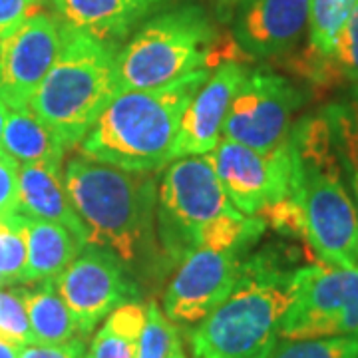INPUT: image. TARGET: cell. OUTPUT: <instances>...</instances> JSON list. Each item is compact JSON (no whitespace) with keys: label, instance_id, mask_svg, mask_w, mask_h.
I'll return each instance as SVG.
<instances>
[{"label":"cell","instance_id":"obj_1","mask_svg":"<svg viewBox=\"0 0 358 358\" xmlns=\"http://www.w3.org/2000/svg\"><path fill=\"white\" fill-rule=\"evenodd\" d=\"M293 201L303 225V241L317 261L334 267L358 265V213L346 185L327 117L305 115L293 124L291 138Z\"/></svg>","mask_w":358,"mask_h":358},{"label":"cell","instance_id":"obj_2","mask_svg":"<svg viewBox=\"0 0 358 358\" xmlns=\"http://www.w3.org/2000/svg\"><path fill=\"white\" fill-rule=\"evenodd\" d=\"M209 74L201 68L159 88L120 92L78 145L80 155L128 171L164 167L171 162L181 115Z\"/></svg>","mask_w":358,"mask_h":358},{"label":"cell","instance_id":"obj_3","mask_svg":"<svg viewBox=\"0 0 358 358\" xmlns=\"http://www.w3.org/2000/svg\"><path fill=\"white\" fill-rule=\"evenodd\" d=\"M296 268L273 251L249 257L233 293L189 333L192 358H267L281 338Z\"/></svg>","mask_w":358,"mask_h":358},{"label":"cell","instance_id":"obj_4","mask_svg":"<svg viewBox=\"0 0 358 358\" xmlns=\"http://www.w3.org/2000/svg\"><path fill=\"white\" fill-rule=\"evenodd\" d=\"M117 46L62 22L56 62L30 100V110L68 148H76L120 94Z\"/></svg>","mask_w":358,"mask_h":358},{"label":"cell","instance_id":"obj_5","mask_svg":"<svg viewBox=\"0 0 358 358\" xmlns=\"http://www.w3.org/2000/svg\"><path fill=\"white\" fill-rule=\"evenodd\" d=\"M64 187L86 227L88 245L136 265L152 231L154 181L148 171H128L78 155L66 164Z\"/></svg>","mask_w":358,"mask_h":358},{"label":"cell","instance_id":"obj_6","mask_svg":"<svg viewBox=\"0 0 358 358\" xmlns=\"http://www.w3.org/2000/svg\"><path fill=\"white\" fill-rule=\"evenodd\" d=\"M215 44L217 34L203 8L195 4L166 8L143 22L117 50V88H159L209 68Z\"/></svg>","mask_w":358,"mask_h":358},{"label":"cell","instance_id":"obj_7","mask_svg":"<svg viewBox=\"0 0 358 358\" xmlns=\"http://www.w3.org/2000/svg\"><path fill=\"white\" fill-rule=\"evenodd\" d=\"M157 205L162 241L179 263L193 249L217 243L241 215L205 155L179 157L167 167Z\"/></svg>","mask_w":358,"mask_h":358},{"label":"cell","instance_id":"obj_8","mask_svg":"<svg viewBox=\"0 0 358 358\" xmlns=\"http://www.w3.org/2000/svg\"><path fill=\"white\" fill-rule=\"evenodd\" d=\"M346 334H358V265L317 261L296 268L279 336L303 341Z\"/></svg>","mask_w":358,"mask_h":358},{"label":"cell","instance_id":"obj_9","mask_svg":"<svg viewBox=\"0 0 358 358\" xmlns=\"http://www.w3.org/2000/svg\"><path fill=\"white\" fill-rule=\"evenodd\" d=\"M303 103V92L289 78L251 70L239 86L223 126V138L249 145L261 154L289 141L293 115Z\"/></svg>","mask_w":358,"mask_h":358},{"label":"cell","instance_id":"obj_10","mask_svg":"<svg viewBox=\"0 0 358 358\" xmlns=\"http://www.w3.org/2000/svg\"><path fill=\"white\" fill-rule=\"evenodd\" d=\"M243 247H197L179 263L164 294V313L179 324H197L237 287L245 268Z\"/></svg>","mask_w":358,"mask_h":358},{"label":"cell","instance_id":"obj_11","mask_svg":"<svg viewBox=\"0 0 358 358\" xmlns=\"http://www.w3.org/2000/svg\"><path fill=\"white\" fill-rule=\"evenodd\" d=\"M205 157L215 169L231 203L245 215L257 217L267 205L281 201L289 193V141L275 152L261 154L239 141L221 138L217 148Z\"/></svg>","mask_w":358,"mask_h":358},{"label":"cell","instance_id":"obj_12","mask_svg":"<svg viewBox=\"0 0 358 358\" xmlns=\"http://www.w3.org/2000/svg\"><path fill=\"white\" fill-rule=\"evenodd\" d=\"M66 307L74 315L82 336L90 334L112 310L134 301V285L117 257L102 247H84L82 253L54 279Z\"/></svg>","mask_w":358,"mask_h":358},{"label":"cell","instance_id":"obj_13","mask_svg":"<svg viewBox=\"0 0 358 358\" xmlns=\"http://www.w3.org/2000/svg\"><path fill=\"white\" fill-rule=\"evenodd\" d=\"M62 46V22L34 13L0 42V102L10 110L30 106L34 92L50 72Z\"/></svg>","mask_w":358,"mask_h":358},{"label":"cell","instance_id":"obj_14","mask_svg":"<svg viewBox=\"0 0 358 358\" xmlns=\"http://www.w3.org/2000/svg\"><path fill=\"white\" fill-rule=\"evenodd\" d=\"M247 68L239 62H221L195 92L181 115L171 159L187 155H207L223 138V126L231 102L247 78Z\"/></svg>","mask_w":358,"mask_h":358},{"label":"cell","instance_id":"obj_15","mask_svg":"<svg viewBox=\"0 0 358 358\" xmlns=\"http://www.w3.org/2000/svg\"><path fill=\"white\" fill-rule=\"evenodd\" d=\"M233 38L251 58L289 54L308 26L310 0H241L235 8Z\"/></svg>","mask_w":358,"mask_h":358},{"label":"cell","instance_id":"obj_16","mask_svg":"<svg viewBox=\"0 0 358 358\" xmlns=\"http://www.w3.org/2000/svg\"><path fill=\"white\" fill-rule=\"evenodd\" d=\"M64 22L108 44L131 36L169 0H54Z\"/></svg>","mask_w":358,"mask_h":358},{"label":"cell","instance_id":"obj_17","mask_svg":"<svg viewBox=\"0 0 358 358\" xmlns=\"http://www.w3.org/2000/svg\"><path fill=\"white\" fill-rule=\"evenodd\" d=\"M18 213L24 217L42 219L64 225L84 245H88L86 227L64 187L60 167L46 164H22L18 176Z\"/></svg>","mask_w":358,"mask_h":358},{"label":"cell","instance_id":"obj_18","mask_svg":"<svg viewBox=\"0 0 358 358\" xmlns=\"http://www.w3.org/2000/svg\"><path fill=\"white\" fill-rule=\"evenodd\" d=\"M86 245L64 225L26 217V268L22 282L58 279Z\"/></svg>","mask_w":358,"mask_h":358},{"label":"cell","instance_id":"obj_19","mask_svg":"<svg viewBox=\"0 0 358 358\" xmlns=\"http://www.w3.org/2000/svg\"><path fill=\"white\" fill-rule=\"evenodd\" d=\"M2 152L22 164H46L60 167L66 145L46 128L30 108L10 110L2 134Z\"/></svg>","mask_w":358,"mask_h":358},{"label":"cell","instance_id":"obj_20","mask_svg":"<svg viewBox=\"0 0 358 358\" xmlns=\"http://www.w3.org/2000/svg\"><path fill=\"white\" fill-rule=\"evenodd\" d=\"M34 343L60 345L82 336L76 319L66 307L54 281L40 282L34 289H20Z\"/></svg>","mask_w":358,"mask_h":358},{"label":"cell","instance_id":"obj_21","mask_svg":"<svg viewBox=\"0 0 358 358\" xmlns=\"http://www.w3.org/2000/svg\"><path fill=\"white\" fill-rule=\"evenodd\" d=\"M145 322V307L128 301L112 310L90 343L86 358H136L138 341Z\"/></svg>","mask_w":358,"mask_h":358},{"label":"cell","instance_id":"obj_22","mask_svg":"<svg viewBox=\"0 0 358 358\" xmlns=\"http://www.w3.org/2000/svg\"><path fill=\"white\" fill-rule=\"evenodd\" d=\"M322 114L331 126L336 155L358 213V98L329 103Z\"/></svg>","mask_w":358,"mask_h":358},{"label":"cell","instance_id":"obj_23","mask_svg":"<svg viewBox=\"0 0 358 358\" xmlns=\"http://www.w3.org/2000/svg\"><path fill=\"white\" fill-rule=\"evenodd\" d=\"M358 0H310L308 50L320 58H331L343 28L352 16Z\"/></svg>","mask_w":358,"mask_h":358},{"label":"cell","instance_id":"obj_24","mask_svg":"<svg viewBox=\"0 0 358 358\" xmlns=\"http://www.w3.org/2000/svg\"><path fill=\"white\" fill-rule=\"evenodd\" d=\"M26 217L13 213L0 217V289L24 281Z\"/></svg>","mask_w":358,"mask_h":358},{"label":"cell","instance_id":"obj_25","mask_svg":"<svg viewBox=\"0 0 358 358\" xmlns=\"http://www.w3.org/2000/svg\"><path fill=\"white\" fill-rule=\"evenodd\" d=\"M267 358H358V334L324 338H279Z\"/></svg>","mask_w":358,"mask_h":358},{"label":"cell","instance_id":"obj_26","mask_svg":"<svg viewBox=\"0 0 358 358\" xmlns=\"http://www.w3.org/2000/svg\"><path fill=\"white\" fill-rule=\"evenodd\" d=\"M178 327L155 301L145 305V322L141 329L136 358H169L179 345Z\"/></svg>","mask_w":358,"mask_h":358},{"label":"cell","instance_id":"obj_27","mask_svg":"<svg viewBox=\"0 0 358 358\" xmlns=\"http://www.w3.org/2000/svg\"><path fill=\"white\" fill-rule=\"evenodd\" d=\"M334 90L352 84L358 86V6L343 28L333 56L329 58Z\"/></svg>","mask_w":358,"mask_h":358},{"label":"cell","instance_id":"obj_28","mask_svg":"<svg viewBox=\"0 0 358 358\" xmlns=\"http://www.w3.org/2000/svg\"><path fill=\"white\" fill-rule=\"evenodd\" d=\"M0 338H6L18 346L34 343L20 289H0Z\"/></svg>","mask_w":358,"mask_h":358},{"label":"cell","instance_id":"obj_29","mask_svg":"<svg viewBox=\"0 0 358 358\" xmlns=\"http://www.w3.org/2000/svg\"><path fill=\"white\" fill-rule=\"evenodd\" d=\"M18 176L20 164L0 152V217L18 213Z\"/></svg>","mask_w":358,"mask_h":358},{"label":"cell","instance_id":"obj_30","mask_svg":"<svg viewBox=\"0 0 358 358\" xmlns=\"http://www.w3.org/2000/svg\"><path fill=\"white\" fill-rule=\"evenodd\" d=\"M86 341L84 336L72 338L60 345H44V343H30L20 346L18 358H86Z\"/></svg>","mask_w":358,"mask_h":358},{"label":"cell","instance_id":"obj_31","mask_svg":"<svg viewBox=\"0 0 358 358\" xmlns=\"http://www.w3.org/2000/svg\"><path fill=\"white\" fill-rule=\"evenodd\" d=\"M38 10V0H0V42Z\"/></svg>","mask_w":358,"mask_h":358},{"label":"cell","instance_id":"obj_32","mask_svg":"<svg viewBox=\"0 0 358 358\" xmlns=\"http://www.w3.org/2000/svg\"><path fill=\"white\" fill-rule=\"evenodd\" d=\"M18 350H20L18 345L6 338H0V358H18Z\"/></svg>","mask_w":358,"mask_h":358},{"label":"cell","instance_id":"obj_33","mask_svg":"<svg viewBox=\"0 0 358 358\" xmlns=\"http://www.w3.org/2000/svg\"><path fill=\"white\" fill-rule=\"evenodd\" d=\"M8 112H10V108L4 102H0V152H2V134H4V126H6Z\"/></svg>","mask_w":358,"mask_h":358},{"label":"cell","instance_id":"obj_34","mask_svg":"<svg viewBox=\"0 0 358 358\" xmlns=\"http://www.w3.org/2000/svg\"><path fill=\"white\" fill-rule=\"evenodd\" d=\"M217 2V8L221 10L223 14L231 13V10H235L237 6H239V2L241 0H215Z\"/></svg>","mask_w":358,"mask_h":358},{"label":"cell","instance_id":"obj_35","mask_svg":"<svg viewBox=\"0 0 358 358\" xmlns=\"http://www.w3.org/2000/svg\"><path fill=\"white\" fill-rule=\"evenodd\" d=\"M169 358H187L185 357V352H183V346H181V343L173 348V352L169 355Z\"/></svg>","mask_w":358,"mask_h":358}]
</instances>
